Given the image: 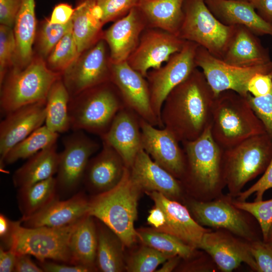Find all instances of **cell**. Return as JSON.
<instances>
[{"label":"cell","instance_id":"cell-28","mask_svg":"<svg viewBox=\"0 0 272 272\" xmlns=\"http://www.w3.org/2000/svg\"><path fill=\"white\" fill-rule=\"evenodd\" d=\"M102 11L97 0H80L73 15L72 31L79 56L102 38Z\"/></svg>","mask_w":272,"mask_h":272},{"label":"cell","instance_id":"cell-40","mask_svg":"<svg viewBox=\"0 0 272 272\" xmlns=\"http://www.w3.org/2000/svg\"><path fill=\"white\" fill-rule=\"evenodd\" d=\"M233 203L256 219L261 229L262 239L265 241L272 223V198L267 200L248 202L246 200L240 201L234 197Z\"/></svg>","mask_w":272,"mask_h":272},{"label":"cell","instance_id":"cell-54","mask_svg":"<svg viewBox=\"0 0 272 272\" xmlns=\"http://www.w3.org/2000/svg\"><path fill=\"white\" fill-rule=\"evenodd\" d=\"M264 21L272 23V0H248Z\"/></svg>","mask_w":272,"mask_h":272},{"label":"cell","instance_id":"cell-7","mask_svg":"<svg viewBox=\"0 0 272 272\" xmlns=\"http://www.w3.org/2000/svg\"><path fill=\"white\" fill-rule=\"evenodd\" d=\"M78 222L59 228H28L23 226L21 220L12 221L11 231L5 244L17 254L32 255L40 262L51 259L72 264L69 242Z\"/></svg>","mask_w":272,"mask_h":272},{"label":"cell","instance_id":"cell-42","mask_svg":"<svg viewBox=\"0 0 272 272\" xmlns=\"http://www.w3.org/2000/svg\"><path fill=\"white\" fill-rule=\"evenodd\" d=\"M16 43L12 27L4 25L0 27V82L6 77L8 67L15 56Z\"/></svg>","mask_w":272,"mask_h":272},{"label":"cell","instance_id":"cell-48","mask_svg":"<svg viewBox=\"0 0 272 272\" xmlns=\"http://www.w3.org/2000/svg\"><path fill=\"white\" fill-rule=\"evenodd\" d=\"M247 91L254 97H261L272 91V72L258 73L254 75L247 85Z\"/></svg>","mask_w":272,"mask_h":272},{"label":"cell","instance_id":"cell-16","mask_svg":"<svg viewBox=\"0 0 272 272\" xmlns=\"http://www.w3.org/2000/svg\"><path fill=\"white\" fill-rule=\"evenodd\" d=\"M198 249L211 256L219 271L231 272L244 263L257 271L248 241L226 230L211 229L203 235Z\"/></svg>","mask_w":272,"mask_h":272},{"label":"cell","instance_id":"cell-9","mask_svg":"<svg viewBox=\"0 0 272 272\" xmlns=\"http://www.w3.org/2000/svg\"><path fill=\"white\" fill-rule=\"evenodd\" d=\"M233 198L228 194L206 201L190 197L185 200V205L194 219L203 227L225 229L248 241L262 239L257 221L236 207Z\"/></svg>","mask_w":272,"mask_h":272},{"label":"cell","instance_id":"cell-33","mask_svg":"<svg viewBox=\"0 0 272 272\" xmlns=\"http://www.w3.org/2000/svg\"><path fill=\"white\" fill-rule=\"evenodd\" d=\"M97 248L95 266L102 272H120L125 269L123 260V244L104 224L97 226Z\"/></svg>","mask_w":272,"mask_h":272},{"label":"cell","instance_id":"cell-18","mask_svg":"<svg viewBox=\"0 0 272 272\" xmlns=\"http://www.w3.org/2000/svg\"><path fill=\"white\" fill-rule=\"evenodd\" d=\"M143 149L152 159L180 180L185 168V156L179 142L168 129L157 128L140 118Z\"/></svg>","mask_w":272,"mask_h":272},{"label":"cell","instance_id":"cell-1","mask_svg":"<svg viewBox=\"0 0 272 272\" xmlns=\"http://www.w3.org/2000/svg\"><path fill=\"white\" fill-rule=\"evenodd\" d=\"M216 97L202 72L195 68L165 98L163 127L180 143L196 139L211 126Z\"/></svg>","mask_w":272,"mask_h":272},{"label":"cell","instance_id":"cell-34","mask_svg":"<svg viewBox=\"0 0 272 272\" xmlns=\"http://www.w3.org/2000/svg\"><path fill=\"white\" fill-rule=\"evenodd\" d=\"M71 96L60 78L51 86L46 99L45 125L60 133L71 129L69 103Z\"/></svg>","mask_w":272,"mask_h":272},{"label":"cell","instance_id":"cell-24","mask_svg":"<svg viewBox=\"0 0 272 272\" xmlns=\"http://www.w3.org/2000/svg\"><path fill=\"white\" fill-rule=\"evenodd\" d=\"M126 168L120 155L102 141L101 151L89 161L83 182L90 190L101 193L116 186Z\"/></svg>","mask_w":272,"mask_h":272},{"label":"cell","instance_id":"cell-2","mask_svg":"<svg viewBox=\"0 0 272 272\" xmlns=\"http://www.w3.org/2000/svg\"><path fill=\"white\" fill-rule=\"evenodd\" d=\"M185 168L179 180L190 198L209 201L223 194L226 187L223 168V149L215 142L211 126L196 139L181 143Z\"/></svg>","mask_w":272,"mask_h":272},{"label":"cell","instance_id":"cell-14","mask_svg":"<svg viewBox=\"0 0 272 272\" xmlns=\"http://www.w3.org/2000/svg\"><path fill=\"white\" fill-rule=\"evenodd\" d=\"M62 140L63 149L59 153L55 177L57 190L72 192L83 182L91 156L100 149V146L82 130L74 131Z\"/></svg>","mask_w":272,"mask_h":272},{"label":"cell","instance_id":"cell-41","mask_svg":"<svg viewBox=\"0 0 272 272\" xmlns=\"http://www.w3.org/2000/svg\"><path fill=\"white\" fill-rule=\"evenodd\" d=\"M73 28L72 20L65 24H52L47 20L43 24L40 35L39 49L41 54L47 56L56 44Z\"/></svg>","mask_w":272,"mask_h":272},{"label":"cell","instance_id":"cell-10","mask_svg":"<svg viewBox=\"0 0 272 272\" xmlns=\"http://www.w3.org/2000/svg\"><path fill=\"white\" fill-rule=\"evenodd\" d=\"M183 11V18L178 36L197 43L222 59L234 26L226 25L218 20L205 0H184Z\"/></svg>","mask_w":272,"mask_h":272},{"label":"cell","instance_id":"cell-20","mask_svg":"<svg viewBox=\"0 0 272 272\" xmlns=\"http://www.w3.org/2000/svg\"><path fill=\"white\" fill-rule=\"evenodd\" d=\"M45 104L26 105L6 114L0 123V163L11 148L45 123Z\"/></svg>","mask_w":272,"mask_h":272},{"label":"cell","instance_id":"cell-17","mask_svg":"<svg viewBox=\"0 0 272 272\" xmlns=\"http://www.w3.org/2000/svg\"><path fill=\"white\" fill-rule=\"evenodd\" d=\"M111 82L118 90L125 107L154 126L163 128L151 105L146 78L127 62L111 63Z\"/></svg>","mask_w":272,"mask_h":272},{"label":"cell","instance_id":"cell-8","mask_svg":"<svg viewBox=\"0 0 272 272\" xmlns=\"http://www.w3.org/2000/svg\"><path fill=\"white\" fill-rule=\"evenodd\" d=\"M60 78V73L51 70L41 59L22 69H14L2 83L1 111L6 114L26 105L46 102L51 86Z\"/></svg>","mask_w":272,"mask_h":272},{"label":"cell","instance_id":"cell-53","mask_svg":"<svg viewBox=\"0 0 272 272\" xmlns=\"http://www.w3.org/2000/svg\"><path fill=\"white\" fill-rule=\"evenodd\" d=\"M17 254L12 249L5 250L2 246L0 248V271H15Z\"/></svg>","mask_w":272,"mask_h":272},{"label":"cell","instance_id":"cell-38","mask_svg":"<svg viewBox=\"0 0 272 272\" xmlns=\"http://www.w3.org/2000/svg\"><path fill=\"white\" fill-rule=\"evenodd\" d=\"M78 57V48L72 29L59 40L49 54V67L56 72H63Z\"/></svg>","mask_w":272,"mask_h":272},{"label":"cell","instance_id":"cell-36","mask_svg":"<svg viewBox=\"0 0 272 272\" xmlns=\"http://www.w3.org/2000/svg\"><path fill=\"white\" fill-rule=\"evenodd\" d=\"M58 134L43 125L10 149L0 163L1 168H3L5 164L29 158L41 150L55 144Z\"/></svg>","mask_w":272,"mask_h":272},{"label":"cell","instance_id":"cell-37","mask_svg":"<svg viewBox=\"0 0 272 272\" xmlns=\"http://www.w3.org/2000/svg\"><path fill=\"white\" fill-rule=\"evenodd\" d=\"M138 239L144 245L150 246L163 253L180 256L182 259L190 257L197 249H194L176 237L152 229L137 230Z\"/></svg>","mask_w":272,"mask_h":272},{"label":"cell","instance_id":"cell-58","mask_svg":"<svg viewBox=\"0 0 272 272\" xmlns=\"http://www.w3.org/2000/svg\"><path fill=\"white\" fill-rule=\"evenodd\" d=\"M264 241L272 245V223L271 224V225L269 229L266 239Z\"/></svg>","mask_w":272,"mask_h":272},{"label":"cell","instance_id":"cell-49","mask_svg":"<svg viewBox=\"0 0 272 272\" xmlns=\"http://www.w3.org/2000/svg\"><path fill=\"white\" fill-rule=\"evenodd\" d=\"M22 0H0V22L12 27L20 9Z\"/></svg>","mask_w":272,"mask_h":272},{"label":"cell","instance_id":"cell-50","mask_svg":"<svg viewBox=\"0 0 272 272\" xmlns=\"http://www.w3.org/2000/svg\"><path fill=\"white\" fill-rule=\"evenodd\" d=\"M40 267L46 272H88L93 269L90 267L66 263H58L45 261L40 262Z\"/></svg>","mask_w":272,"mask_h":272},{"label":"cell","instance_id":"cell-47","mask_svg":"<svg viewBox=\"0 0 272 272\" xmlns=\"http://www.w3.org/2000/svg\"><path fill=\"white\" fill-rule=\"evenodd\" d=\"M197 249L189 258L184 260L186 263L181 265V270L186 271L215 272L219 271L211 256L206 251Z\"/></svg>","mask_w":272,"mask_h":272},{"label":"cell","instance_id":"cell-52","mask_svg":"<svg viewBox=\"0 0 272 272\" xmlns=\"http://www.w3.org/2000/svg\"><path fill=\"white\" fill-rule=\"evenodd\" d=\"M30 255L25 254H17V259L15 268L16 272H43V269L36 265Z\"/></svg>","mask_w":272,"mask_h":272},{"label":"cell","instance_id":"cell-11","mask_svg":"<svg viewBox=\"0 0 272 272\" xmlns=\"http://www.w3.org/2000/svg\"><path fill=\"white\" fill-rule=\"evenodd\" d=\"M198 46L195 42L186 41L181 50L172 55L164 65L147 73L146 78L152 107L162 124L161 109L167 96L197 67L195 58Z\"/></svg>","mask_w":272,"mask_h":272},{"label":"cell","instance_id":"cell-43","mask_svg":"<svg viewBox=\"0 0 272 272\" xmlns=\"http://www.w3.org/2000/svg\"><path fill=\"white\" fill-rule=\"evenodd\" d=\"M140 0H97L102 11L103 25L115 22L127 15L137 7Z\"/></svg>","mask_w":272,"mask_h":272},{"label":"cell","instance_id":"cell-46","mask_svg":"<svg viewBox=\"0 0 272 272\" xmlns=\"http://www.w3.org/2000/svg\"><path fill=\"white\" fill-rule=\"evenodd\" d=\"M272 188V158L261 177L246 190H243L236 198L240 201H246L251 195L255 193L254 201L263 200L264 192Z\"/></svg>","mask_w":272,"mask_h":272},{"label":"cell","instance_id":"cell-4","mask_svg":"<svg viewBox=\"0 0 272 272\" xmlns=\"http://www.w3.org/2000/svg\"><path fill=\"white\" fill-rule=\"evenodd\" d=\"M211 132L215 142L224 150L266 133L246 97L230 90L222 92L215 98Z\"/></svg>","mask_w":272,"mask_h":272},{"label":"cell","instance_id":"cell-23","mask_svg":"<svg viewBox=\"0 0 272 272\" xmlns=\"http://www.w3.org/2000/svg\"><path fill=\"white\" fill-rule=\"evenodd\" d=\"M147 27L146 20L137 7L103 31L102 38L108 46L111 63L127 60Z\"/></svg>","mask_w":272,"mask_h":272},{"label":"cell","instance_id":"cell-39","mask_svg":"<svg viewBox=\"0 0 272 272\" xmlns=\"http://www.w3.org/2000/svg\"><path fill=\"white\" fill-rule=\"evenodd\" d=\"M172 256L144 245L129 258L125 269L129 272H153Z\"/></svg>","mask_w":272,"mask_h":272},{"label":"cell","instance_id":"cell-44","mask_svg":"<svg viewBox=\"0 0 272 272\" xmlns=\"http://www.w3.org/2000/svg\"><path fill=\"white\" fill-rule=\"evenodd\" d=\"M246 97L266 133L272 139V91L263 97H254L249 93Z\"/></svg>","mask_w":272,"mask_h":272},{"label":"cell","instance_id":"cell-15","mask_svg":"<svg viewBox=\"0 0 272 272\" xmlns=\"http://www.w3.org/2000/svg\"><path fill=\"white\" fill-rule=\"evenodd\" d=\"M186 41L164 30L147 27L139 43L126 61L144 77L151 69H157L183 48Z\"/></svg>","mask_w":272,"mask_h":272},{"label":"cell","instance_id":"cell-13","mask_svg":"<svg viewBox=\"0 0 272 272\" xmlns=\"http://www.w3.org/2000/svg\"><path fill=\"white\" fill-rule=\"evenodd\" d=\"M110 52L103 38L84 51L63 72V82L71 98L101 84L111 81Z\"/></svg>","mask_w":272,"mask_h":272},{"label":"cell","instance_id":"cell-22","mask_svg":"<svg viewBox=\"0 0 272 272\" xmlns=\"http://www.w3.org/2000/svg\"><path fill=\"white\" fill-rule=\"evenodd\" d=\"M129 169L132 179L145 191H157L179 200L184 190L180 181L154 162L141 149Z\"/></svg>","mask_w":272,"mask_h":272},{"label":"cell","instance_id":"cell-55","mask_svg":"<svg viewBox=\"0 0 272 272\" xmlns=\"http://www.w3.org/2000/svg\"><path fill=\"white\" fill-rule=\"evenodd\" d=\"M147 222L154 229H158L162 227L166 222L165 214L163 210L155 206L149 211Z\"/></svg>","mask_w":272,"mask_h":272},{"label":"cell","instance_id":"cell-31","mask_svg":"<svg viewBox=\"0 0 272 272\" xmlns=\"http://www.w3.org/2000/svg\"><path fill=\"white\" fill-rule=\"evenodd\" d=\"M93 217L87 214L77 223L70 239L73 264L94 270L97 248V230Z\"/></svg>","mask_w":272,"mask_h":272},{"label":"cell","instance_id":"cell-57","mask_svg":"<svg viewBox=\"0 0 272 272\" xmlns=\"http://www.w3.org/2000/svg\"><path fill=\"white\" fill-rule=\"evenodd\" d=\"M182 258L178 255L173 256L167 259L157 272H170L176 269L180 263Z\"/></svg>","mask_w":272,"mask_h":272},{"label":"cell","instance_id":"cell-32","mask_svg":"<svg viewBox=\"0 0 272 272\" xmlns=\"http://www.w3.org/2000/svg\"><path fill=\"white\" fill-rule=\"evenodd\" d=\"M35 0H22L14 24L16 49L15 56L21 65L27 66L32 55L36 20Z\"/></svg>","mask_w":272,"mask_h":272},{"label":"cell","instance_id":"cell-19","mask_svg":"<svg viewBox=\"0 0 272 272\" xmlns=\"http://www.w3.org/2000/svg\"><path fill=\"white\" fill-rule=\"evenodd\" d=\"M145 192L165 214V224L155 230L171 234L193 248L198 249L203 235L211 228L199 224L185 205L157 191Z\"/></svg>","mask_w":272,"mask_h":272},{"label":"cell","instance_id":"cell-3","mask_svg":"<svg viewBox=\"0 0 272 272\" xmlns=\"http://www.w3.org/2000/svg\"><path fill=\"white\" fill-rule=\"evenodd\" d=\"M142 189L126 168L120 182L110 190L89 200L88 214L96 218L114 232L124 246H131L138 239L134 223Z\"/></svg>","mask_w":272,"mask_h":272},{"label":"cell","instance_id":"cell-6","mask_svg":"<svg viewBox=\"0 0 272 272\" xmlns=\"http://www.w3.org/2000/svg\"><path fill=\"white\" fill-rule=\"evenodd\" d=\"M271 158L272 139L266 133L223 149V173L228 194L237 197L248 182L264 172Z\"/></svg>","mask_w":272,"mask_h":272},{"label":"cell","instance_id":"cell-56","mask_svg":"<svg viewBox=\"0 0 272 272\" xmlns=\"http://www.w3.org/2000/svg\"><path fill=\"white\" fill-rule=\"evenodd\" d=\"M12 221L4 215H0V237L5 243L8 239L12 229Z\"/></svg>","mask_w":272,"mask_h":272},{"label":"cell","instance_id":"cell-30","mask_svg":"<svg viewBox=\"0 0 272 272\" xmlns=\"http://www.w3.org/2000/svg\"><path fill=\"white\" fill-rule=\"evenodd\" d=\"M14 173L13 180L19 188L44 180L56 173L59 153L56 145L47 147L30 158Z\"/></svg>","mask_w":272,"mask_h":272},{"label":"cell","instance_id":"cell-45","mask_svg":"<svg viewBox=\"0 0 272 272\" xmlns=\"http://www.w3.org/2000/svg\"><path fill=\"white\" fill-rule=\"evenodd\" d=\"M248 242L250 253L257 265V272H272V245L262 239Z\"/></svg>","mask_w":272,"mask_h":272},{"label":"cell","instance_id":"cell-12","mask_svg":"<svg viewBox=\"0 0 272 272\" xmlns=\"http://www.w3.org/2000/svg\"><path fill=\"white\" fill-rule=\"evenodd\" d=\"M195 60L196 67L201 69L216 96L222 92L230 90L246 97L248 94V83L254 75L272 72V60L251 67L237 66L215 57L199 45Z\"/></svg>","mask_w":272,"mask_h":272},{"label":"cell","instance_id":"cell-29","mask_svg":"<svg viewBox=\"0 0 272 272\" xmlns=\"http://www.w3.org/2000/svg\"><path fill=\"white\" fill-rule=\"evenodd\" d=\"M184 0H140L137 7L147 27L161 29L176 35L183 18Z\"/></svg>","mask_w":272,"mask_h":272},{"label":"cell","instance_id":"cell-21","mask_svg":"<svg viewBox=\"0 0 272 272\" xmlns=\"http://www.w3.org/2000/svg\"><path fill=\"white\" fill-rule=\"evenodd\" d=\"M140 118L125 106L117 113L107 132L101 138L120 155L128 169L143 149Z\"/></svg>","mask_w":272,"mask_h":272},{"label":"cell","instance_id":"cell-26","mask_svg":"<svg viewBox=\"0 0 272 272\" xmlns=\"http://www.w3.org/2000/svg\"><path fill=\"white\" fill-rule=\"evenodd\" d=\"M205 2L223 24L244 26L257 36L272 37V23L262 19L248 0H205Z\"/></svg>","mask_w":272,"mask_h":272},{"label":"cell","instance_id":"cell-25","mask_svg":"<svg viewBox=\"0 0 272 272\" xmlns=\"http://www.w3.org/2000/svg\"><path fill=\"white\" fill-rule=\"evenodd\" d=\"M89 200L81 192L64 200L57 197L35 214L22 218L26 227L59 228L74 224L88 214Z\"/></svg>","mask_w":272,"mask_h":272},{"label":"cell","instance_id":"cell-27","mask_svg":"<svg viewBox=\"0 0 272 272\" xmlns=\"http://www.w3.org/2000/svg\"><path fill=\"white\" fill-rule=\"evenodd\" d=\"M222 59L230 64L244 67L271 61L269 50L262 45L257 35L242 26H234Z\"/></svg>","mask_w":272,"mask_h":272},{"label":"cell","instance_id":"cell-35","mask_svg":"<svg viewBox=\"0 0 272 272\" xmlns=\"http://www.w3.org/2000/svg\"><path fill=\"white\" fill-rule=\"evenodd\" d=\"M57 191L54 177L20 188L18 199L22 218L29 217L45 207L56 197Z\"/></svg>","mask_w":272,"mask_h":272},{"label":"cell","instance_id":"cell-51","mask_svg":"<svg viewBox=\"0 0 272 272\" xmlns=\"http://www.w3.org/2000/svg\"><path fill=\"white\" fill-rule=\"evenodd\" d=\"M74 11L75 9L69 4H59L54 8L49 21L52 24H66L72 20Z\"/></svg>","mask_w":272,"mask_h":272},{"label":"cell","instance_id":"cell-5","mask_svg":"<svg viewBox=\"0 0 272 272\" xmlns=\"http://www.w3.org/2000/svg\"><path fill=\"white\" fill-rule=\"evenodd\" d=\"M120 94L111 81L86 90L71 98V129L86 131L102 138L124 107Z\"/></svg>","mask_w":272,"mask_h":272}]
</instances>
